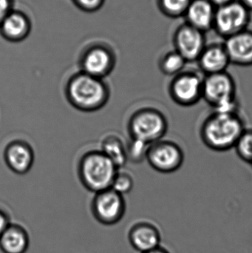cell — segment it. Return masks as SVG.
<instances>
[{
  "label": "cell",
  "mask_w": 252,
  "mask_h": 253,
  "mask_svg": "<svg viewBox=\"0 0 252 253\" xmlns=\"http://www.w3.org/2000/svg\"><path fill=\"white\" fill-rule=\"evenodd\" d=\"M245 129V123L238 113L213 111L201 124L200 137L210 150L226 152L235 148Z\"/></svg>",
  "instance_id": "obj_1"
},
{
  "label": "cell",
  "mask_w": 252,
  "mask_h": 253,
  "mask_svg": "<svg viewBox=\"0 0 252 253\" xmlns=\"http://www.w3.org/2000/svg\"><path fill=\"white\" fill-rule=\"evenodd\" d=\"M65 96L75 109L91 113L99 111L107 105L110 90L104 80L81 71L68 80L65 86Z\"/></svg>",
  "instance_id": "obj_2"
},
{
  "label": "cell",
  "mask_w": 252,
  "mask_h": 253,
  "mask_svg": "<svg viewBox=\"0 0 252 253\" xmlns=\"http://www.w3.org/2000/svg\"><path fill=\"white\" fill-rule=\"evenodd\" d=\"M118 168L101 150L84 153L78 165L80 181L92 193L111 188Z\"/></svg>",
  "instance_id": "obj_3"
},
{
  "label": "cell",
  "mask_w": 252,
  "mask_h": 253,
  "mask_svg": "<svg viewBox=\"0 0 252 253\" xmlns=\"http://www.w3.org/2000/svg\"><path fill=\"white\" fill-rule=\"evenodd\" d=\"M214 111L238 113L237 86L230 74L225 72L206 75L203 80V98Z\"/></svg>",
  "instance_id": "obj_4"
},
{
  "label": "cell",
  "mask_w": 252,
  "mask_h": 253,
  "mask_svg": "<svg viewBox=\"0 0 252 253\" xmlns=\"http://www.w3.org/2000/svg\"><path fill=\"white\" fill-rule=\"evenodd\" d=\"M167 117L159 110L144 108L136 111L128 122L130 138L150 144L163 139L168 131Z\"/></svg>",
  "instance_id": "obj_5"
},
{
  "label": "cell",
  "mask_w": 252,
  "mask_h": 253,
  "mask_svg": "<svg viewBox=\"0 0 252 253\" xmlns=\"http://www.w3.org/2000/svg\"><path fill=\"white\" fill-rule=\"evenodd\" d=\"M184 152L180 145L164 138L149 145L146 160L152 169L161 173L179 170L184 162Z\"/></svg>",
  "instance_id": "obj_6"
},
{
  "label": "cell",
  "mask_w": 252,
  "mask_h": 253,
  "mask_svg": "<svg viewBox=\"0 0 252 253\" xmlns=\"http://www.w3.org/2000/svg\"><path fill=\"white\" fill-rule=\"evenodd\" d=\"M203 80L198 73L182 71L173 77L168 86L172 100L180 106L192 107L203 98Z\"/></svg>",
  "instance_id": "obj_7"
},
{
  "label": "cell",
  "mask_w": 252,
  "mask_h": 253,
  "mask_svg": "<svg viewBox=\"0 0 252 253\" xmlns=\"http://www.w3.org/2000/svg\"><path fill=\"white\" fill-rule=\"evenodd\" d=\"M91 212L96 221L106 226L118 224L126 212L124 196L112 188L95 193Z\"/></svg>",
  "instance_id": "obj_8"
},
{
  "label": "cell",
  "mask_w": 252,
  "mask_h": 253,
  "mask_svg": "<svg viewBox=\"0 0 252 253\" xmlns=\"http://www.w3.org/2000/svg\"><path fill=\"white\" fill-rule=\"evenodd\" d=\"M250 11L241 1L217 7L214 28L226 38L245 31L250 20Z\"/></svg>",
  "instance_id": "obj_9"
},
{
  "label": "cell",
  "mask_w": 252,
  "mask_h": 253,
  "mask_svg": "<svg viewBox=\"0 0 252 253\" xmlns=\"http://www.w3.org/2000/svg\"><path fill=\"white\" fill-rule=\"evenodd\" d=\"M173 42L175 50L180 53L186 62L198 61L207 47L204 32L187 23L178 28L175 33Z\"/></svg>",
  "instance_id": "obj_10"
},
{
  "label": "cell",
  "mask_w": 252,
  "mask_h": 253,
  "mask_svg": "<svg viewBox=\"0 0 252 253\" xmlns=\"http://www.w3.org/2000/svg\"><path fill=\"white\" fill-rule=\"evenodd\" d=\"M34 159L32 147L23 140H13L4 148V162L10 170L18 175H25L29 172Z\"/></svg>",
  "instance_id": "obj_11"
},
{
  "label": "cell",
  "mask_w": 252,
  "mask_h": 253,
  "mask_svg": "<svg viewBox=\"0 0 252 253\" xmlns=\"http://www.w3.org/2000/svg\"><path fill=\"white\" fill-rule=\"evenodd\" d=\"M115 59L112 53L104 47L89 50L81 59V72L102 79L108 77L113 70Z\"/></svg>",
  "instance_id": "obj_12"
},
{
  "label": "cell",
  "mask_w": 252,
  "mask_h": 253,
  "mask_svg": "<svg viewBox=\"0 0 252 253\" xmlns=\"http://www.w3.org/2000/svg\"><path fill=\"white\" fill-rule=\"evenodd\" d=\"M128 239L136 251L144 253L158 248L161 237L156 226L147 221H140L130 228Z\"/></svg>",
  "instance_id": "obj_13"
},
{
  "label": "cell",
  "mask_w": 252,
  "mask_h": 253,
  "mask_svg": "<svg viewBox=\"0 0 252 253\" xmlns=\"http://www.w3.org/2000/svg\"><path fill=\"white\" fill-rule=\"evenodd\" d=\"M230 62L239 66L252 65V32L245 30L226 38L223 44Z\"/></svg>",
  "instance_id": "obj_14"
},
{
  "label": "cell",
  "mask_w": 252,
  "mask_h": 253,
  "mask_svg": "<svg viewBox=\"0 0 252 253\" xmlns=\"http://www.w3.org/2000/svg\"><path fill=\"white\" fill-rule=\"evenodd\" d=\"M216 6L210 0H192L184 16L186 23L202 32L214 27Z\"/></svg>",
  "instance_id": "obj_15"
},
{
  "label": "cell",
  "mask_w": 252,
  "mask_h": 253,
  "mask_svg": "<svg viewBox=\"0 0 252 253\" xmlns=\"http://www.w3.org/2000/svg\"><path fill=\"white\" fill-rule=\"evenodd\" d=\"M197 62L205 76L225 72L231 64L224 45L219 44L207 46Z\"/></svg>",
  "instance_id": "obj_16"
},
{
  "label": "cell",
  "mask_w": 252,
  "mask_h": 253,
  "mask_svg": "<svg viewBox=\"0 0 252 253\" xmlns=\"http://www.w3.org/2000/svg\"><path fill=\"white\" fill-rule=\"evenodd\" d=\"M29 245L28 231L19 224H10L0 237V250L3 253H25Z\"/></svg>",
  "instance_id": "obj_17"
},
{
  "label": "cell",
  "mask_w": 252,
  "mask_h": 253,
  "mask_svg": "<svg viewBox=\"0 0 252 253\" xmlns=\"http://www.w3.org/2000/svg\"><path fill=\"white\" fill-rule=\"evenodd\" d=\"M29 26V22L24 15L10 12L0 23V32L7 40L18 41L26 37Z\"/></svg>",
  "instance_id": "obj_18"
},
{
  "label": "cell",
  "mask_w": 252,
  "mask_h": 253,
  "mask_svg": "<svg viewBox=\"0 0 252 253\" xmlns=\"http://www.w3.org/2000/svg\"><path fill=\"white\" fill-rule=\"evenodd\" d=\"M100 150L118 169L128 162L126 144L117 135H109L105 137L102 140Z\"/></svg>",
  "instance_id": "obj_19"
},
{
  "label": "cell",
  "mask_w": 252,
  "mask_h": 253,
  "mask_svg": "<svg viewBox=\"0 0 252 253\" xmlns=\"http://www.w3.org/2000/svg\"><path fill=\"white\" fill-rule=\"evenodd\" d=\"M186 63L180 53L173 50L162 56L159 62V69L164 75L173 77L183 71Z\"/></svg>",
  "instance_id": "obj_20"
},
{
  "label": "cell",
  "mask_w": 252,
  "mask_h": 253,
  "mask_svg": "<svg viewBox=\"0 0 252 253\" xmlns=\"http://www.w3.org/2000/svg\"><path fill=\"white\" fill-rule=\"evenodd\" d=\"M234 149L243 162L252 167V128H246Z\"/></svg>",
  "instance_id": "obj_21"
},
{
  "label": "cell",
  "mask_w": 252,
  "mask_h": 253,
  "mask_svg": "<svg viewBox=\"0 0 252 253\" xmlns=\"http://www.w3.org/2000/svg\"><path fill=\"white\" fill-rule=\"evenodd\" d=\"M149 144L135 138H130L126 144L127 160L133 164H140L146 159Z\"/></svg>",
  "instance_id": "obj_22"
},
{
  "label": "cell",
  "mask_w": 252,
  "mask_h": 253,
  "mask_svg": "<svg viewBox=\"0 0 252 253\" xmlns=\"http://www.w3.org/2000/svg\"><path fill=\"white\" fill-rule=\"evenodd\" d=\"M192 0H159L163 13L170 17L184 16Z\"/></svg>",
  "instance_id": "obj_23"
},
{
  "label": "cell",
  "mask_w": 252,
  "mask_h": 253,
  "mask_svg": "<svg viewBox=\"0 0 252 253\" xmlns=\"http://www.w3.org/2000/svg\"><path fill=\"white\" fill-rule=\"evenodd\" d=\"M134 186L133 177L124 172H118L114 178L111 188L117 193L124 196V194L130 193Z\"/></svg>",
  "instance_id": "obj_24"
},
{
  "label": "cell",
  "mask_w": 252,
  "mask_h": 253,
  "mask_svg": "<svg viewBox=\"0 0 252 253\" xmlns=\"http://www.w3.org/2000/svg\"><path fill=\"white\" fill-rule=\"evenodd\" d=\"M77 4L87 10H93L100 7L103 0H75Z\"/></svg>",
  "instance_id": "obj_25"
},
{
  "label": "cell",
  "mask_w": 252,
  "mask_h": 253,
  "mask_svg": "<svg viewBox=\"0 0 252 253\" xmlns=\"http://www.w3.org/2000/svg\"><path fill=\"white\" fill-rule=\"evenodd\" d=\"M11 1L10 0H0V23L10 13Z\"/></svg>",
  "instance_id": "obj_26"
},
{
  "label": "cell",
  "mask_w": 252,
  "mask_h": 253,
  "mask_svg": "<svg viewBox=\"0 0 252 253\" xmlns=\"http://www.w3.org/2000/svg\"><path fill=\"white\" fill-rule=\"evenodd\" d=\"M10 224V218L8 215L4 211L0 210V237Z\"/></svg>",
  "instance_id": "obj_27"
},
{
  "label": "cell",
  "mask_w": 252,
  "mask_h": 253,
  "mask_svg": "<svg viewBox=\"0 0 252 253\" xmlns=\"http://www.w3.org/2000/svg\"><path fill=\"white\" fill-rule=\"evenodd\" d=\"M210 1L215 6H217V7H218L232 2L235 0H210Z\"/></svg>",
  "instance_id": "obj_28"
},
{
  "label": "cell",
  "mask_w": 252,
  "mask_h": 253,
  "mask_svg": "<svg viewBox=\"0 0 252 253\" xmlns=\"http://www.w3.org/2000/svg\"><path fill=\"white\" fill-rule=\"evenodd\" d=\"M144 253H170L165 248H161V246L158 248H155V249L152 250V251H148V252Z\"/></svg>",
  "instance_id": "obj_29"
},
{
  "label": "cell",
  "mask_w": 252,
  "mask_h": 253,
  "mask_svg": "<svg viewBox=\"0 0 252 253\" xmlns=\"http://www.w3.org/2000/svg\"><path fill=\"white\" fill-rule=\"evenodd\" d=\"M241 1L249 10H252V0H241Z\"/></svg>",
  "instance_id": "obj_30"
}]
</instances>
